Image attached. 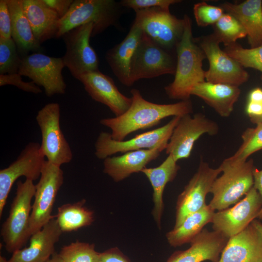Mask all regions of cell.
<instances>
[{
	"mask_svg": "<svg viewBox=\"0 0 262 262\" xmlns=\"http://www.w3.org/2000/svg\"><path fill=\"white\" fill-rule=\"evenodd\" d=\"M242 143L231 156L226 159L230 162H243L254 153L262 149V123L255 128H248L241 135Z\"/></svg>",
	"mask_w": 262,
	"mask_h": 262,
	"instance_id": "31",
	"label": "cell"
},
{
	"mask_svg": "<svg viewBox=\"0 0 262 262\" xmlns=\"http://www.w3.org/2000/svg\"><path fill=\"white\" fill-rule=\"evenodd\" d=\"M21 2L36 41L41 44L55 37L60 19L58 14L43 0H21Z\"/></svg>",
	"mask_w": 262,
	"mask_h": 262,
	"instance_id": "26",
	"label": "cell"
},
{
	"mask_svg": "<svg viewBox=\"0 0 262 262\" xmlns=\"http://www.w3.org/2000/svg\"><path fill=\"white\" fill-rule=\"evenodd\" d=\"M85 202L82 199L58 207L55 218L63 232L76 231L92 224L94 220V213L84 206Z\"/></svg>",
	"mask_w": 262,
	"mask_h": 262,
	"instance_id": "30",
	"label": "cell"
},
{
	"mask_svg": "<svg viewBox=\"0 0 262 262\" xmlns=\"http://www.w3.org/2000/svg\"><path fill=\"white\" fill-rule=\"evenodd\" d=\"M143 34L133 23L125 38L108 49L105 54L106 62L114 75L123 85H133L131 80V65L135 51Z\"/></svg>",
	"mask_w": 262,
	"mask_h": 262,
	"instance_id": "22",
	"label": "cell"
},
{
	"mask_svg": "<svg viewBox=\"0 0 262 262\" xmlns=\"http://www.w3.org/2000/svg\"><path fill=\"white\" fill-rule=\"evenodd\" d=\"M214 213V210L206 205L188 215L180 225L167 233L166 237L169 245L176 247L190 243L206 224L211 223Z\"/></svg>",
	"mask_w": 262,
	"mask_h": 262,
	"instance_id": "29",
	"label": "cell"
},
{
	"mask_svg": "<svg viewBox=\"0 0 262 262\" xmlns=\"http://www.w3.org/2000/svg\"><path fill=\"white\" fill-rule=\"evenodd\" d=\"M250 118V121L253 124H258L262 123V115L259 116L251 117Z\"/></svg>",
	"mask_w": 262,
	"mask_h": 262,
	"instance_id": "47",
	"label": "cell"
},
{
	"mask_svg": "<svg viewBox=\"0 0 262 262\" xmlns=\"http://www.w3.org/2000/svg\"><path fill=\"white\" fill-rule=\"evenodd\" d=\"M78 80L93 100L107 106L115 116L124 114L131 104V98L122 94L113 79L99 70L85 73Z\"/></svg>",
	"mask_w": 262,
	"mask_h": 262,
	"instance_id": "18",
	"label": "cell"
},
{
	"mask_svg": "<svg viewBox=\"0 0 262 262\" xmlns=\"http://www.w3.org/2000/svg\"><path fill=\"white\" fill-rule=\"evenodd\" d=\"M253 187L256 189L260 195L262 200V169L258 170L254 167L253 171ZM260 219L262 220V207L258 216Z\"/></svg>",
	"mask_w": 262,
	"mask_h": 262,
	"instance_id": "42",
	"label": "cell"
},
{
	"mask_svg": "<svg viewBox=\"0 0 262 262\" xmlns=\"http://www.w3.org/2000/svg\"><path fill=\"white\" fill-rule=\"evenodd\" d=\"M262 207L261 196L253 187L232 207L214 213L211 222L213 230L229 239L243 231L258 217Z\"/></svg>",
	"mask_w": 262,
	"mask_h": 262,
	"instance_id": "17",
	"label": "cell"
},
{
	"mask_svg": "<svg viewBox=\"0 0 262 262\" xmlns=\"http://www.w3.org/2000/svg\"><path fill=\"white\" fill-rule=\"evenodd\" d=\"M217 262H262V235L251 223L229 238Z\"/></svg>",
	"mask_w": 262,
	"mask_h": 262,
	"instance_id": "21",
	"label": "cell"
},
{
	"mask_svg": "<svg viewBox=\"0 0 262 262\" xmlns=\"http://www.w3.org/2000/svg\"><path fill=\"white\" fill-rule=\"evenodd\" d=\"M181 1L179 0H121L119 2L123 7L135 11L153 7L169 9L170 5Z\"/></svg>",
	"mask_w": 262,
	"mask_h": 262,
	"instance_id": "37",
	"label": "cell"
},
{
	"mask_svg": "<svg viewBox=\"0 0 262 262\" xmlns=\"http://www.w3.org/2000/svg\"><path fill=\"white\" fill-rule=\"evenodd\" d=\"M193 12L196 23L200 27L213 25L224 14L220 6L210 5L206 2L195 4Z\"/></svg>",
	"mask_w": 262,
	"mask_h": 262,
	"instance_id": "36",
	"label": "cell"
},
{
	"mask_svg": "<svg viewBox=\"0 0 262 262\" xmlns=\"http://www.w3.org/2000/svg\"><path fill=\"white\" fill-rule=\"evenodd\" d=\"M45 262H63V261L59 256V253L55 252L52 255V257Z\"/></svg>",
	"mask_w": 262,
	"mask_h": 262,
	"instance_id": "45",
	"label": "cell"
},
{
	"mask_svg": "<svg viewBox=\"0 0 262 262\" xmlns=\"http://www.w3.org/2000/svg\"><path fill=\"white\" fill-rule=\"evenodd\" d=\"M16 186V196L11 203L9 215L0 230L5 249L12 253L22 248L31 236V202L35 193V185L32 180H19Z\"/></svg>",
	"mask_w": 262,
	"mask_h": 262,
	"instance_id": "5",
	"label": "cell"
},
{
	"mask_svg": "<svg viewBox=\"0 0 262 262\" xmlns=\"http://www.w3.org/2000/svg\"><path fill=\"white\" fill-rule=\"evenodd\" d=\"M99 262H131L117 247L110 248L100 253Z\"/></svg>",
	"mask_w": 262,
	"mask_h": 262,
	"instance_id": "40",
	"label": "cell"
},
{
	"mask_svg": "<svg viewBox=\"0 0 262 262\" xmlns=\"http://www.w3.org/2000/svg\"><path fill=\"white\" fill-rule=\"evenodd\" d=\"M60 120V107L55 102L45 105L36 116L42 136L40 150L47 161L60 167L71 161L73 154L61 129Z\"/></svg>",
	"mask_w": 262,
	"mask_h": 262,
	"instance_id": "7",
	"label": "cell"
},
{
	"mask_svg": "<svg viewBox=\"0 0 262 262\" xmlns=\"http://www.w3.org/2000/svg\"><path fill=\"white\" fill-rule=\"evenodd\" d=\"M94 23H87L75 28L63 36L66 51L62 57L65 67L78 80L83 74L98 69V59L90 45Z\"/></svg>",
	"mask_w": 262,
	"mask_h": 262,
	"instance_id": "11",
	"label": "cell"
},
{
	"mask_svg": "<svg viewBox=\"0 0 262 262\" xmlns=\"http://www.w3.org/2000/svg\"><path fill=\"white\" fill-rule=\"evenodd\" d=\"M213 34L225 47L236 42L237 40L246 36V32L233 16L224 13L213 25Z\"/></svg>",
	"mask_w": 262,
	"mask_h": 262,
	"instance_id": "32",
	"label": "cell"
},
{
	"mask_svg": "<svg viewBox=\"0 0 262 262\" xmlns=\"http://www.w3.org/2000/svg\"><path fill=\"white\" fill-rule=\"evenodd\" d=\"M51 9L53 10L62 18L68 13L73 0H43Z\"/></svg>",
	"mask_w": 262,
	"mask_h": 262,
	"instance_id": "41",
	"label": "cell"
},
{
	"mask_svg": "<svg viewBox=\"0 0 262 262\" xmlns=\"http://www.w3.org/2000/svg\"><path fill=\"white\" fill-rule=\"evenodd\" d=\"M11 18L12 38L17 51L25 56L30 51L40 52L41 44L35 39L25 16L21 0H6Z\"/></svg>",
	"mask_w": 262,
	"mask_h": 262,
	"instance_id": "28",
	"label": "cell"
},
{
	"mask_svg": "<svg viewBox=\"0 0 262 262\" xmlns=\"http://www.w3.org/2000/svg\"><path fill=\"white\" fill-rule=\"evenodd\" d=\"M229 238L216 231L204 229L183 251L174 252L166 262H217Z\"/></svg>",
	"mask_w": 262,
	"mask_h": 262,
	"instance_id": "20",
	"label": "cell"
},
{
	"mask_svg": "<svg viewBox=\"0 0 262 262\" xmlns=\"http://www.w3.org/2000/svg\"><path fill=\"white\" fill-rule=\"evenodd\" d=\"M194 39L209 63V68L204 73L206 82L239 87L248 81V73L238 62L220 49V42L213 33Z\"/></svg>",
	"mask_w": 262,
	"mask_h": 262,
	"instance_id": "8",
	"label": "cell"
},
{
	"mask_svg": "<svg viewBox=\"0 0 262 262\" xmlns=\"http://www.w3.org/2000/svg\"><path fill=\"white\" fill-rule=\"evenodd\" d=\"M221 176L213 181L210 192L213 197L209 204L214 211L226 209L239 202L253 187V159L230 162L226 159L219 165Z\"/></svg>",
	"mask_w": 262,
	"mask_h": 262,
	"instance_id": "4",
	"label": "cell"
},
{
	"mask_svg": "<svg viewBox=\"0 0 262 262\" xmlns=\"http://www.w3.org/2000/svg\"><path fill=\"white\" fill-rule=\"evenodd\" d=\"M131 104L124 114L101 119L99 122L111 129V137L116 141H123L130 133L139 130L155 126L166 117L183 116L193 112L190 99L171 104H158L146 100L137 89H131Z\"/></svg>",
	"mask_w": 262,
	"mask_h": 262,
	"instance_id": "1",
	"label": "cell"
},
{
	"mask_svg": "<svg viewBox=\"0 0 262 262\" xmlns=\"http://www.w3.org/2000/svg\"><path fill=\"white\" fill-rule=\"evenodd\" d=\"M65 67L62 57L34 52L22 58L18 73L42 86L46 96L50 97L66 92V85L62 73Z\"/></svg>",
	"mask_w": 262,
	"mask_h": 262,
	"instance_id": "14",
	"label": "cell"
},
{
	"mask_svg": "<svg viewBox=\"0 0 262 262\" xmlns=\"http://www.w3.org/2000/svg\"><path fill=\"white\" fill-rule=\"evenodd\" d=\"M248 99V101L262 103V89H253L249 93Z\"/></svg>",
	"mask_w": 262,
	"mask_h": 262,
	"instance_id": "44",
	"label": "cell"
},
{
	"mask_svg": "<svg viewBox=\"0 0 262 262\" xmlns=\"http://www.w3.org/2000/svg\"><path fill=\"white\" fill-rule=\"evenodd\" d=\"M162 151L158 148L142 149L108 157L103 160V172L114 181L119 182L134 173L141 172L157 159Z\"/></svg>",
	"mask_w": 262,
	"mask_h": 262,
	"instance_id": "23",
	"label": "cell"
},
{
	"mask_svg": "<svg viewBox=\"0 0 262 262\" xmlns=\"http://www.w3.org/2000/svg\"><path fill=\"white\" fill-rule=\"evenodd\" d=\"M246 110L249 117L260 116L262 115V103L248 101Z\"/></svg>",
	"mask_w": 262,
	"mask_h": 262,
	"instance_id": "43",
	"label": "cell"
},
{
	"mask_svg": "<svg viewBox=\"0 0 262 262\" xmlns=\"http://www.w3.org/2000/svg\"><path fill=\"white\" fill-rule=\"evenodd\" d=\"M11 18L6 0H0V37L12 38Z\"/></svg>",
	"mask_w": 262,
	"mask_h": 262,
	"instance_id": "39",
	"label": "cell"
},
{
	"mask_svg": "<svg viewBox=\"0 0 262 262\" xmlns=\"http://www.w3.org/2000/svg\"><path fill=\"white\" fill-rule=\"evenodd\" d=\"M182 37L177 44V61L173 81L164 87L168 97L181 101L190 99L191 92L196 84L205 81L203 61L205 53L192 35V21L185 15Z\"/></svg>",
	"mask_w": 262,
	"mask_h": 262,
	"instance_id": "2",
	"label": "cell"
},
{
	"mask_svg": "<svg viewBox=\"0 0 262 262\" xmlns=\"http://www.w3.org/2000/svg\"><path fill=\"white\" fill-rule=\"evenodd\" d=\"M179 169L177 161L172 155H168L158 166L145 167L141 171L147 178L153 188L154 207L152 213L159 228L164 210L163 196L164 189L167 183L174 180Z\"/></svg>",
	"mask_w": 262,
	"mask_h": 262,
	"instance_id": "27",
	"label": "cell"
},
{
	"mask_svg": "<svg viewBox=\"0 0 262 262\" xmlns=\"http://www.w3.org/2000/svg\"><path fill=\"white\" fill-rule=\"evenodd\" d=\"M64 179V172L61 167L46 160L39 180L35 185L30 221L31 235L55 217L51 213Z\"/></svg>",
	"mask_w": 262,
	"mask_h": 262,
	"instance_id": "9",
	"label": "cell"
},
{
	"mask_svg": "<svg viewBox=\"0 0 262 262\" xmlns=\"http://www.w3.org/2000/svg\"><path fill=\"white\" fill-rule=\"evenodd\" d=\"M123 8L120 2L114 0H75L66 15L59 20L55 38L62 37L69 31L91 22L94 23L93 37L115 26Z\"/></svg>",
	"mask_w": 262,
	"mask_h": 262,
	"instance_id": "3",
	"label": "cell"
},
{
	"mask_svg": "<svg viewBox=\"0 0 262 262\" xmlns=\"http://www.w3.org/2000/svg\"><path fill=\"white\" fill-rule=\"evenodd\" d=\"M218 124L202 113L180 116L165 149L166 153L178 160L188 158L195 142L203 134L216 135Z\"/></svg>",
	"mask_w": 262,
	"mask_h": 262,
	"instance_id": "13",
	"label": "cell"
},
{
	"mask_svg": "<svg viewBox=\"0 0 262 262\" xmlns=\"http://www.w3.org/2000/svg\"><path fill=\"white\" fill-rule=\"evenodd\" d=\"M223 50L244 68H252L260 71L262 81V45L246 49L236 42L225 46Z\"/></svg>",
	"mask_w": 262,
	"mask_h": 262,
	"instance_id": "33",
	"label": "cell"
},
{
	"mask_svg": "<svg viewBox=\"0 0 262 262\" xmlns=\"http://www.w3.org/2000/svg\"><path fill=\"white\" fill-rule=\"evenodd\" d=\"M45 156L37 142L29 143L16 159L8 167L0 171V217L6 205L11 188L16 180L23 176L26 180L38 179L44 167Z\"/></svg>",
	"mask_w": 262,
	"mask_h": 262,
	"instance_id": "16",
	"label": "cell"
},
{
	"mask_svg": "<svg viewBox=\"0 0 262 262\" xmlns=\"http://www.w3.org/2000/svg\"><path fill=\"white\" fill-rule=\"evenodd\" d=\"M251 223L258 230L262 235V223L256 219H254Z\"/></svg>",
	"mask_w": 262,
	"mask_h": 262,
	"instance_id": "46",
	"label": "cell"
},
{
	"mask_svg": "<svg viewBox=\"0 0 262 262\" xmlns=\"http://www.w3.org/2000/svg\"><path fill=\"white\" fill-rule=\"evenodd\" d=\"M221 172L219 166L213 168L200 158L197 171L178 196L174 228L180 225L188 215L207 205L206 196L210 192L213 181Z\"/></svg>",
	"mask_w": 262,
	"mask_h": 262,
	"instance_id": "15",
	"label": "cell"
},
{
	"mask_svg": "<svg viewBox=\"0 0 262 262\" xmlns=\"http://www.w3.org/2000/svg\"><path fill=\"white\" fill-rule=\"evenodd\" d=\"M62 233L55 217L31 235L28 247L16 251L8 260L0 256V262H45L55 252Z\"/></svg>",
	"mask_w": 262,
	"mask_h": 262,
	"instance_id": "19",
	"label": "cell"
},
{
	"mask_svg": "<svg viewBox=\"0 0 262 262\" xmlns=\"http://www.w3.org/2000/svg\"><path fill=\"white\" fill-rule=\"evenodd\" d=\"M63 262H99L95 245L76 241L64 246L59 253Z\"/></svg>",
	"mask_w": 262,
	"mask_h": 262,
	"instance_id": "34",
	"label": "cell"
},
{
	"mask_svg": "<svg viewBox=\"0 0 262 262\" xmlns=\"http://www.w3.org/2000/svg\"><path fill=\"white\" fill-rule=\"evenodd\" d=\"M167 50L143 32L131 62L133 84L142 79L175 74L176 63Z\"/></svg>",
	"mask_w": 262,
	"mask_h": 262,
	"instance_id": "12",
	"label": "cell"
},
{
	"mask_svg": "<svg viewBox=\"0 0 262 262\" xmlns=\"http://www.w3.org/2000/svg\"><path fill=\"white\" fill-rule=\"evenodd\" d=\"M133 24L162 47L176 46L184 30V20L171 14L169 9L153 7L137 10Z\"/></svg>",
	"mask_w": 262,
	"mask_h": 262,
	"instance_id": "10",
	"label": "cell"
},
{
	"mask_svg": "<svg viewBox=\"0 0 262 262\" xmlns=\"http://www.w3.org/2000/svg\"><path fill=\"white\" fill-rule=\"evenodd\" d=\"M240 94L239 87L206 81L196 84L191 92V95L201 98L223 117L231 115Z\"/></svg>",
	"mask_w": 262,
	"mask_h": 262,
	"instance_id": "24",
	"label": "cell"
},
{
	"mask_svg": "<svg viewBox=\"0 0 262 262\" xmlns=\"http://www.w3.org/2000/svg\"><path fill=\"white\" fill-rule=\"evenodd\" d=\"M220 6L235 17L244 28L250 48L262 45L261 0H246L239 4L225 2Z\"/></svg>",
	"mask_w": 262,
	"mask_h": 262,
	"instance_id": "25",
	"label": "cell"
},
{
	"mask_svg": "<svg viewBox=\"0 0 262 262\" xmlns=\"http://www.w3.org/2000/svg\"><path fill=\"white\" fill-rule=\"evenodd\" d=\"M181 116H174L167 124L127 140L116 141L111 133L101 132L95 144V156L104 160L118 152L158 148L165 150L172 132Z\"/></svg>",
	"mask_w": 262,
	"mask_h": 262,
	"instance_id": "6",
	"label": "cell"
},
{
	"mask_svg": "<svg viewBox=\"0 0 262 262\" xmlns=\"http://www.w3.org/2000/svg\"><path fill=\"white\" fill-rule=\"evenodd\" d=\"M17 51L16 45L12 38L0 37V75L18 73L22 58Z\"/></svg>",
	"mask_w": 262,
	"mask_h": 262,
	"instance_id": "35",
	"label": "cell"
},
{
	"mask_svg": "<svg viewBox=\"0 0 262 262\" xmlns=\"http://www.w3.org/2000/svg\"><path fill=\"white\" fill-rule=\"evenodd\" d=\"M12 85L18 88L27 92L33 94L42 93V90L33 81L30 82H24L21 75L18 73L11 74L0 75V86Z\"/></svg>",
	"mask_w": 262,
	"mask_h": 262,
	"instance_id": "38",
	"label": "cell"
}]
</instances>
